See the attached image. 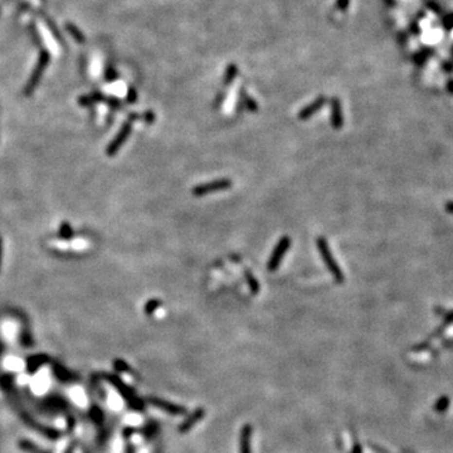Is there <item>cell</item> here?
<instances>
[{
	"instance_id": "cell-8",
	"label": "cell",
	"mask_w": 453,
	"mask_h": 453,
	"mask_svg": "<svg viewBox=\"0 0 453 453\" xmlns=\"http://www.w3.org/2000/svg\"><path fill=\"white\" fill-rule=\"evenodd\" d=\"M244 278H246V282L250 287L252 295H258L259 291H261V286H259V282L257 281L254 274L250 270H244Z\"/></svg>"
},
{
	"instance_id": "cell-6",
	"label": "cell",
	"mask_w": 453,
	"mask_h": 453,
	"mask_svg": "<svg viewBox=\"0 0 453 453\" xmlns=\"http://www.w3.org/2000/svg\"><path fill=\"white\" fill-rule=\"evenodd\" d=\"M326 104V98L325 97H319L316 101H313L312 104H310L308 106H306L305 109H302L298 113V119L300 120H308L310 119L311 116L315 115V113L319 111L324 105Z\"/></svg>"
},
{
	"instance_id": "cell-1",
	"label": "cell",
	"mask_w": 453,
	"mask_h": 453,
	"mask_svg": "<svg viewBox=\"0 0 453 453\" xmlns=\"http://www.w3.org/2000/svg\"><path fill=\"white\" fill-rule=\"evenodd\" d=\"M316 246H317V250H319V252H320V255H321V258H323V261L325 262V266L327 267L330 273L332 274L335 281H336L338 283L344 282L345 281L344 272L341 271V268L339 267L338 262H336L335 257L332 255V252L330 251V247H328V243H327V240H326V238L325 237L317 238Z\"/></svg>"
},
{
	"instance_id": "cell-3",
	"label": "cell",
	"mask_w": 453,
	"mask_h": 453,
	"mask_svg": "<svg viewBox=\"0 0 453 453\" xmlns=\"http://www.w3.org/2000/svg\"><path fill=\"white\" fill-rule=\"evenodd\" d=\"M232 185H233L232 180L217 179L213 180V181L205 182V184H199V185L194 186V188L192 189V194L194 195V197H205V195L212 194V193L222 192V190H225V189H229Z\"/></svg>"
},
{
	"instance_id": "cell-2",
	"label": "cell",
	"mask_w": 453,
	"mask_h": 453,
	"mask_svg": "<svg viewBox=\"0 0 453 453\" xmlns=\"http://www.w3.org/2000/svg\"><path fill=\"white\" fill-rule=\"evenodd\" d=\"M290 246H291V238L287 237V236H283V237L280 238V240L277 242L276 247H274L271 257H270V259H268L267 262L268 271L273 272L276 271L277 268L280 267L281 262H282L283 257L286 255Z\"/></svg>"
},
{
	"instance_id": "cell-10",
	"label": "cell",
	"mask_w": 453,
	"mask_h": 453,
	"mask_svg": "<svg viewBox=\"0 0 453 453\" xmlns=\"http://www.w3.org/2000/svg\"><path fill=\"white\" fill-rule=\"evenodd\" d=\"M244 104H246L247 109H248V111H251V112H257V109H258V106H257V104H255V102L252 100V98L247 97L246 94H244Z\"/></svg>"
},
{
	"instance_id": "cell-7",
	"label": "cell",
	"mask_w": 453,
	"mask_h": 453,
	"mask_svg": "<svg viewBox=\"0 0 453 453\" xmlns=\"http://www.w3.org/2000/svg\"><path fill=\"white\" fill-rule=\"evenodd\" d=\"M240 453H251V426H244L240 432Z\"/></svg>"
},
{
	"instance_id": "cell-12",
	"label": "cell",
	"mask_w": 453,
	"mask_h": 453,
	"mask_svg": "<svg viewBox=\"0 0 453 453\" xmlns=\"http://www.w3.org/2000/svg\"><path fill=\"white\" fill-rule=\"evenodd\" d=\"M446 208H447V210L450 213H453V203H448L447 205H446Z\"/></svg>"
},
{
	"instance_id": "cell-9",
	"label": "cell",
	"mask_w": 453,
	"mask_h": 453,
	"mask_svg": "<svg viewBox=\"0 0 453 453\" xmlns=\"http://www.w3.org/2000/svg\"><path fill=\"white\" fill-rule=\"evenodd\" d=\"M201 417H203V411H198V412H197V413L193 414L192 417H190L188 420H186L185 424L182 426V428H181V429H182V431H188V429H190L193 426H194L195 422H197V420L200 419Z\"/></svg>"
},
{
	"instance_id": "cell-11",
	"label": "cell",
	"mask_w": 453,
	"mask_h": 453,
	"mask_svg": "<svg viewBox=\"0 0 453 453\" xmlns=\"http://www.w3.org/2000/svg\"><path fill=\"white\" fill-rule=\"evenodd\" d=\"M160 305H162V302L159 301V300H152V301H149V302H147V305H146V308H145L146 312L152 313L154 311H155V308H158Z\"/></svg>"
},
{
	"instance_id": "cell-4",
	"label": "cell",
	"mask_w": 453,
	"mask_h": 453,
	"mask_svg": "<svg viewBox=\"0 0 453 453\" xmlns=\"http://www.w3.org/2000/svg\"><path fill=\"white\" fill-rule=\"evenodd\" d=\"M131 125H132V119L128 120V121L126 122L125 125L122 126V128H121V131L119 132V135L115 137V140L112 141V144L109 146V149H107V154H109V155H113V154H115V152L120 149V146H121L122 144L125 143V140L127 139L128 134H130Z\"/></svg>"
},
{
	"instance_id": "cell-5",
	"label": "cell",
	"mask_w": 453,
	"mask_h": 453,
	"mask_svg": "<svg viewBox=\"0 0 453 453\" xmlns=\"http://www.w3.org/2000/svg\"><path fill=\"white\" fill-rule=\"evenodd\" d=\"M331 126L335 130H340L344 126V115L338 98L331 101Z\"/></svg>"
}]
</instances>
